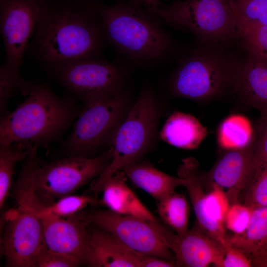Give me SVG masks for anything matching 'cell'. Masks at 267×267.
<instances>
[{"mask_svg":"<svg viewBox=\"0 0 267 267\" xmlns=\"http://www.w3.org/2000/svg\"><path fill=\"white\" fill-rule=\"evenodd\" d=\"M108 44L89 0H41L31 55L42 67L104 58Z\"/></svg>","mask_w":267,"mask_h":267,"instance_id":"6da1fadb","label":"cell"},{"mask_svg":"<svg viewBox=\"0 0 267 267\" xmlns=\"http://www.w3.org/2000/svg\"><path fill=\"white\" fill-rule=\"evenodd\" d=\"M89 0L101 22L108 46L134 69L175 60L181 51L183 46L141 0L113 4Z\"/></svg>","mask_w":267,"mask_h":267,"instance_id":"7a4b0ae2","label":"cell"},{"mask_svg":"<svg viewBox=\"0 0 267 267\" xmlns=\"http://www.w3.org/2000/svg\"><path fill=\"white\" fill-rule=\"evenodd\" d=\"M82 110L57 95L46 84L34 82L27 98L1 116L0 146L46 147L66 132Z\"/></svg>","mask_w":267,"mask_h":267,"instance_id":"3957f363","label":"cell"},{"mask_svg":"<svg viewBox=\"0 0 267 267\" xmlns=\"http://www.w3.org/2000/svg\"><path fill=\"white\" fill-rule=\"evenodd\" d=\"M37 151L31 152L18 182V200L31 208L49 205L98 177L106 169L112 156L110 147L92 157L67 156L40 165Z\"/></svg>","mask_w":267,"mask_h":267,"instance_id":"277c9868","label":"cell"},{"mask_svg":"<svg viewBox=\"0 0 267 267\" xmlns=\"http://www.w3.org/2000/svg\"><path fill=\"white\" fill-rule=\"evenodd\" d=\"M175 60L169 86L176 96L204 100L235 90L241 59L227 48L196 43L183 47Z\"/></svg>","mask_w":267,"mask_h":267,"instance_id":"5b68a950","label":"cell"},{"mask_svg":"<svg viewBox=\"0 0 267 267\" xmlns=\"http://www.w3.org/2000/svg\"><path fill=\"white\" fill-rule=\"evenodd\" d=\"M151 9L164 25L191 34L199 44L228 48L238 43L237 18L229 0H176Z\"/></svg>","mask_w":267,"mask_h":267,"instance_id":"8992f818","label":"cell"},{"mask_svg":"<svg viewBox=\"0 0 267 267\" xmlns=\"http://www.w3.org/2000/svg\"><path fill=\"white\" fill-rule=\"evenodd\" d=\"M157 97L148 84L140 90L126 117L111 140V160L91 186L95 196L105 181L126 166L141 161L149 151L156 136L159 112Z\"/></svg>","mask_w":267,"mask_h":267,"instance_id":"52a82bcc","label":"cell"},{"mask_svg":"<svg viewBox=\"0 0 267 267\" xmlns=\"http://www.w3.org/2000/svg\"><path fill=\"white\" fill-rule=\"evenodd\" d=\"M43 68L84 106L121 91L134 69L118 58L112 61L105 58L82 59Z\"/></svg>","mask_w":267,"mask_h":267,"instance_id":"ba28073f","label":"cell"},{"mask_svg":"<svg viewBox=\"0 0 267 267\" xmlns=\"http://www.w3.org/2000/svg\"><path fill=\"white\" fill-rule=\"evenodd\" d=\"M131 105L129 94L124 89L107 98L84 106L62 145L65 155L92 157L110 145Z\"/></svg>","mask_w":267,"mask_h":267,"instance_id":"9c48e42d","label":"cell"},{"mask_svg":"<svg viewBox=\"0 0 267 267\" xmlns=\"http://www.w3.org/2000/svg\"><path fill=\"white\" fill-rule=\"evenodd\" d=\"M80 217L89 225L109 233L137 253L175 263L173 254L161 238L154 222L108 209L93 211Z\"/></svg>","mask_w":267,"mask_h":267,"instance_id":"30bf717a","label":"cell"},{"mask_svg":"<svg viewBox=\"0 0 267 267\" xmlns=\"http://www.w3.org/2000/svg\"><path fill=\"white\" fill-rule=\"evenodd\" d=\"M5 218L7 224L0 242L6 266L33 267L37 256L46 246L41 220L21 205Z\"/></svg>","mask_w":267,"mask_h":267,"instance_id":"8fae6325","label":"cell"},{"mask_svg":"<svg viewBox=\"0 0 267 267\" xmlns=\"http://www.w3.org/2000/svg\"><path fill=\"white\" fill-rule=\"evenodd\" d=\"M41 0H0V27L5 53L3 63L22 77L23 58L35 31Z\"/></svg>","mask_w":267,"mask_h":267,"instance_id":"7c38bea8","label":"cell"},{"mask_svg":"<svg viewBox=\"0 0 267 267\" xmlns=\"http://www.w3.org/2000/svg\"><path fill=\"white\" fill-rule=\"evenodd\" d=\"M154 224L161 238L173 254L176 266L222 267L223 246L212 237L196 222L193 227L174 234L160 222Z\"/></svg>","mask_w":267,"mask_h":267,"instance_id":"4fadbf2b","label":"cell"},{"mask_svg":"<svg viewBox=\"0 0 267 267\" xmlns=\"http://www.w3.org/2000/svg\"><path fill=\"white\" fill-rule=\"evenodd\" d=\"M43 223L47 248L87 265L90 236L89 224L78 218L39 217Z\"/></svg>","mask_w":267,"mask_h":267,"instance_id":"5bb4252c","label":"cell"},{"mask_svg":"<svg viewBox=\"0 0 267 267\" xmlns=\"http://www.w3.org/2000/svg\"><path fill=\"white\" fill-rule=\"evenodd\" d=\"M146 256L130 249L102 229H90L88 266L144 267Z\"/></svg>","mask_w":267,"mask_h":267,"instance_id":"9a60e30c","label":"cell"},{"mask_svg":"<svg viewBox=\"0 0 267 267\" xmlns=\"http://www.w3.org/2000/svg\"><path fill=\"white\" fill-rule=\"evenodd\" d=\"M253 154V146L229 151L218 161L210 173L211 183L225 191L230 204L238 202Z\"/></svg>","mask_w":267,"mask_h":267,"instance_id":"2e32d148","label":"cell"},{"mask_svg":"<svg viewBox=\"0 0 267 267\" xmlns=\"http://www.w3.org/2000/svg\"><path fill=\"white\" fill-rule=\"evenodd\" d=\"M178 177L184 179L185 187L197 218V222L201 227L212 237L220 242L223 247L228 243V235L224 225L214 221L209 216L206 209V194L202 185L198 174V164L192 157L182 160L178 169Z\"/></svg>","mask_w":267,"mask_h":267,"instance_id":"e0dca14e","label":"cell"},{"mask_svg":"<svg viewBox=\"0 0 267 267\" xmlns=\"http://www.w3.org/2000/svg\"><path fill=\"white\" fill-rule=\"evenodd\" d=\"M127 178L122 170L110 176L103 185L100 204L119 214L134 216L152 222H160L129 187Z\"/></svg>","mask_w":267,"mask_h":267,"instance_id":"ac0fdd59","label":"cell"},{"mask_svg":"<svg viewBox=\"0 0 267 267\" xmlns=\"http://www.w3.org/2000/svg\"><path fill=\"white\" fill-rule=\"evenodd\" d=\"M235 90L263 115H267V60L247 55L241 59Z\"/></svg>","mask_w":267,"mask_h":267,"instance_id":"d6986e66","label":"cell"},{"mask_svg":"<svg viewBox=\"0 0 267 267\" xmlns=\"http://www.w3.org/2000/svg\"><path fill=\"white\" fill-rule=\"evenodd\" d=\"M227 241L250 259L252 266L262 267L267 257V206L253 209L246 230L228 236Z\"/></svg>","mask_w":267,"mask_h":267,"instance_id":"ffe728a7","label":"cell"},{"mask_svg":"<svg viewBox=\"0 0 267 267\" xmlns=\"http://www.w3.org/2000/svg\"><path fill=\"white\" fill-rule=\"evenodd\" d=\"M132 182L157 201L183 186L184 179L169 175L147 161H138L122 170Z\"/></svg>","mask_w":267,"mask_h":267,"instance_id":"44dd1931","label":"cell"},{"mask_svg":"<svg viewBox=\"0 0 267 267\" xmlns=\"http://www.w3.org/2000/svg\"><path fill=\"white\" fill-rule=\"evenodd\" d=\"M207 134L206 128L194 116L176 111L166 120L160 137L173 146L191 150L196 149Z\"/></svg>","mask_w":267,"mask_h":267,"instance_id":"7402d4cb","label":"cell"},{"mask_svg":"<svg viewBox=\"0 0 267 267\" xmlns=\"http://www.w3.org/2000/svg\"><path fill=\"white\" fill-rule=\"evenodd\" d=\"M253 129L247 118L240 114H233L221 124L217 133L219 146L229 151L238 150L251 144Z\"/></svg>","mask_w":267,"mask_h":267,"instance_id":"603a6c76","label":"cell"},{"mask_svg":"<svg viewBox=\"0 0 267 267\" xmlns=\"http://www.w3.org/2000/svg\"><path fill=\"white\" fill-rule=\"evenodd\" d=\"M161 220L177 233L188 229L189 206L185 196L175 191L157 200Z\"/></svg>","mask_w":267,"mask_h":267,"instance_id":"cb8c5ba5","label":"cell"},{"mask_svg":"<svg viewBox=\"0 0 267 267\" xmlns=\"http://www.w3.org/2000/svg\"><path fill=\"white\" fill-rule=\"evenodd\" d=\"M236 15L238 30V43L247 55L267 60V25L248 21Z\"/></svg>","mask_w":267,"mask_h":267,"instance_id":"d4e9b609","label":"cell"},{"mask_svg":"<svg viewBox=\"0 0 267 267\" xmlns=\"http://www.w3.org/2000/svg\"><path fill=\"white\" fill-rule=\"evenodd\" d=\"M33 149L15 145L0 146V208L3 206L9 194L16 165L25 160Z\"/></svg>","mask_w":267,"mask_h":267,"instance_id":"484cf974","label":"cell"},{"mask_svg":"<svg viewBox=\"0 0 267 267\" xmlns=\"http://www.w3.org/2000/svg\"><path fill=\"white\" fill-rule=\"evenodd\" d=\"M97 202L95 196L71 194L61 197L49 205L31 210L38 217L70 218L87 206Z\"/></svg>","mask_w":267,"mask_h":267,"instance_id":"4316f807","label":"cell"},{"mask_svg":"<svg viewBox=\"0 0 267 267\" xmlns=\"http://www.w3.org/2000/svg\"><path fill=\"white\" fill-rule=\"evenodd\" d=\"M260 126L256 143L253 146V154L242 194H244L256 180L261 172L267 167V115Z\"/></svg>","mask_w":267,"mask_h":267,"instance_id":"83f0119b","label":"cell"},{"mask_svg":"<svg viewBox=\"0 0 267 267\" xmlns=\"http://www.w3.org/2000/svg\"><path fill=\"white\" fill-rule=\"evenodd\" d=\"M34 81L25 80L13 75L3 64L0 67V113L1 116L7 113L10 99L17 92L27 96Z\"/></svg>","mask_w":267,"mask_h":267,"instance_id":"f1b7e54d","label":"cell"},{"mask_svg":"<svg viewBox=\"0 0 267 267\" xmlns=\"http://www.w3.org/2000/svg\"><path fill=\"white\" fill-rule=\"evenodd\" d=\"M236 15L250 21L267 25V0H229Z\"/></svg>","mask_w":267,"mask_h":267,"instance_id":"f546056e","label":"cell"},{"mask_svg":"<svg viewBox=\"0 0 267 267\" xmlns=\"http://www.w3.org/2000/svg\"><path fill=\"white\" fill-rule=\"evenodd\" d=\"M211 184V190L206 194L207 211L214 221L224 225L225 217L231 204L223 189L216 184Z\"/></svg>","mask_w":267,"mask_h":267,"instance_id":"4dcf8cb0","label":"cell"},{"mask_svg":"<svg viewBox=\"0 0 267 267\" xmlns=\"http://www.w3.org/2000/svg\"><path fill=\"white\" fill-rule=\"evenodd\" d=\"M253 209L239 202L230 205L225 217L224 224L234 234H241L247 228Z\"/></svg>","mask_w":267,"mask_h":267,"instance_id":"1f68e13d","label":"cell"},{"mask_svg":"<svg viewBox=\"0 0 267 267\" xmlns=\"http://www.w3.org/2000/svg\"><path fill=\"white\" fill-rule=\"evenodd\" d=\"M243 204L252 209L267 206V167L244 194Z\"/></svg>","mask_w":267,"mask_h":267,"instance_id":"d6a6232c","label":"cell"},{"mask_svg":"<svg viewBox=\"0 0 267 267\" xmlns=\"http://www.w3.org/2000/svg\"><path fill=\"white\" fill-rule=\"evenodd\" d=\"M81 266L76 260L44 247L37 256L33 267H75Z\"/></svg>","mask_w":267,"mask_h":267,"instance_id":"836d02e7","label":"cell"},{"mask_svg":"<svg viewBox=\"0 0 267 267\" xmlns=\"http://www.w3.org/2000/svg\"><path fill=\"white\" fill-rule=\"evenodd\" d=\"M225 255L222 267H250V259L240 250L228 243L224 246Z\"/></svg>","mask_w":267,"mask_h":267,"instance_id":"e575fe53","label":"cell"},{"mask_svg":"<svg viewBox=\"0 0 267 267\" xmlns=\"http://www.w3.org/2000/svg\"><path fill=\"white\" fill-rule=\"evenodd\" d=\"M143 3L150 9L157 8L161 3L160 0H141Z\"/></svg>","mask_w":267,"mask_h":267,"instance_id":"d590c367","label":"cell"},{"mask_svg":"<svg viewBox=\"0 0 267 267\" xmlns=\"http://www.w3.org/2000/svg\"><path fill=\"white\" fill-rule=\"evenodd\" d=\"M127 0H114L115 2H122V1H125Z\"/></svg>","mask_w":267,"mask_h":267,"instance_id":"8d00e7d4","label":"cell"}]
</instances>
